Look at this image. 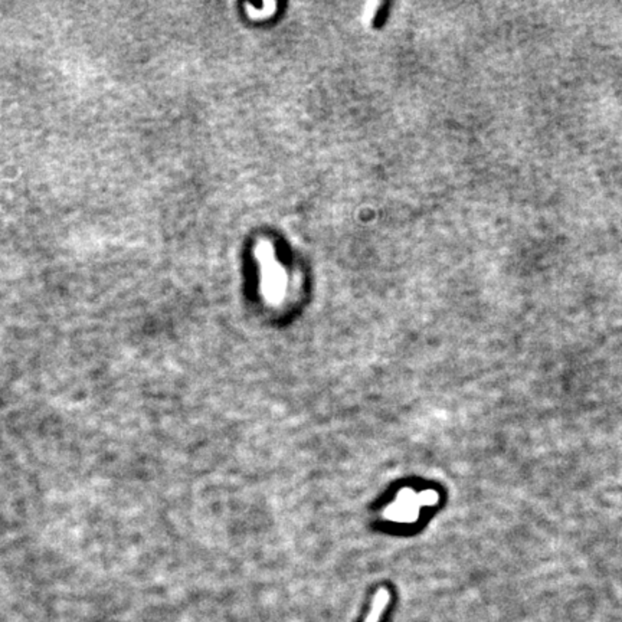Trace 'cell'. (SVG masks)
Instances as JSON below:
<instances>
[{"instance_id": "cell-1", "label": "cell", "mask_w": 622, "mask_h": 622, "mask_svg": "<svg viewBox=\"0 0 622 622\" xmlns=\"http://www.w3.org/2000/svg\"><path fill=\"white\" fill-rule=\"evenodd\" d=\"M389 599H390L389 592L386 589H379L373 599V604H372V611L369 615H367L366 622H377L380 619L382 614H384Z\"/></svg>"}]
</instances>
